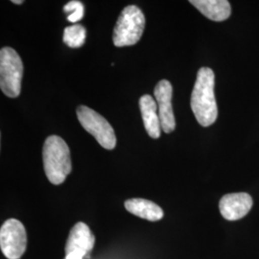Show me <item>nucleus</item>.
<instances>
[{
  "instance_id": "nucleus-8",
  "label": "nucleus",
  "mask_w": 259,
  "mask_h": 259,
  "mask_svg": "<svg viewBox=\"0 0 259 259\" xmlns=\"http://www.w3.org/2000/svg\"><path fill=\"white\" fill-rule=\"evenodd\" d=\"M154 95L158 108L157 112L161 130L166 134H170L176 128V121L172 108V84L167 80L159 81L155 88Z\"/></svg>"
},
{
  "instance_id": "nucleus-6",
  "label": "nucleus",
  "mask_w": 259,
  "mask_h": 259,
  "mask_svg": "<svg viewBox=\"0 0 259 259\" xmlns=\"http://www.w3.org/2000/svg\"><path fill=\"white\" fill-rule=\"evenodd\" d=\"M0 247L8 259H19L27 247V234L22 223L9 219L0 229Z\"/></svg>"
},
{
  "instance_id": "nucleus-13",
  "label": "nucleus",
  "mask_w": 259,
  "mask_h": 259,
  "mask_svg": "<svg viewBox=\"0 0 259 259\" xmlns=\"http://www.w3.org/2000/svg\"><path fill=\"white\" fill-rule=\"evenodd\" d=\"M87 37L85 28L80 24H73L65 27L64 31V42L70 48L83 47Z\"/></svg>"
},
{
  "instance_id": "nucleus-1",
  "label": "nucleus",
  "mask_w": 259,
  "mask_h": 259,
  "mask_svg": "<svg viewBox=\"0 0 259 259\" xmlns=\"http://www.w3.org/2000/svg\"><path fill=\"white\" fill-rule=\"evenodd\" d=\"M215 76L209 67H202L198 71L190 106L195 117L203 127L212 125L218 116V108L214 94Z\"/></svg>"
},
{
  "instance_id": "nucleus-2",
  "label": "nucleus",
  "mask_w": 259,
  "mask_h": 259,
  "mask_svg": "<svg viewBox=\"0 0 259 259\" xmlns=\"http://www.w3.org/2000/svg\"><path fill=\"white\" fill-rule=\"evenodd\" d=\"M42 159L46 175L53 185L63 184L72 170L69 148L65 140L58 136H50L46 139Z\"/></svg>"
},
{
  "instance_id": "nucleus-5",
  "label": "nucleus",
  "mask_w": 259,
  "mask_h": 259,
  "mask_svg": "<svg viewBox=\"0 0 259 259\" xmlns=\"http://www.w3.org/2000/svg\"><path fill=\"white\" fill-rule=\"evenodd\" d=\"M77 116L83 129L93 135L103 148L114 149L116 145L115 133L101 114L87 106H80L77 109Z\"/></svg>"
},
{
  "instance_id": "nucleus-7",
  "label": "nucleus",
  "mask_w": 259,
  "mask_h": 259,
  "mask_svg": "<svg viewBox=\"0 0 259 259\" xmlns=\"http://www.w3.org/2000/svg\"><path fill=\"white\" fill-rule=\"evenodd\" d=\"M95 238L84 223L75 225L69 232L65 245V259H83L93 249Z\"/></svg>"
},
{
  "instance_id": "nucleus-12",
  "label": "nucleus",
  "mask_w": 259,
  "mask_h": 259,
  "mask_svg": "<svg viewBox=\"0 0 259 259\" xmlns=\"http://www.w3.org/2000/svg\"><path fill=\"white\" fill-rule=\"evenodd\" d=\"M125 208L130 213L151 222L159 221L163 217V210L161 207L145 199H130L125 202Z\"/></svg>"
},
{
  "instance_id": "nucleus-3",
  "label": "nucleus",
  "mask_w": 259,
  "mask_h": 259,
  "mask_svg": "<svg viewBox=\"0 0 259 259\" xmlns=\"http://www.w3.org/2000/svg\"><path fill=\"white\" fill-rule=\"evenodd\" d=\"M145 27V17L136 5H130L122 11L115 27L112 40L117 47H131L139 42Z\"/></svg>"
},
{
  "instance_id": "nucleus-11",
  "label": "nucleus",
  "mask_w": 259,
  "mask_h": 259,
  "mask_svg": "<svg viewBox=\"0 0 259 259\" xmlns=\"http://www.w3.org/2000/svg\"><path fill=\"white\" fill-rule=\"evenodd\" d=\"M190 3L213 21H224L232 13L230 2L226 0H191Z\"/></svg>"
},
{
  "instance_id": "nucleus-15",
  "label": "nucleus",
  "mask_w": 259,
  "mask_h": 259,
  "mask_svg": "<svg viewBox=\"0 0 259 259\" xmlns=\"http://www.w3.org/2000/svg\"><path fill=\"white\" fill-rule=\"evenodd\" d=\"M12 3H14V4H22L23 1L22 0H13Z\"/></svg>"
},
{
  "instance_id": "nucleus-14",
  "label": "nucleus",
  "mask_w": 259,
  "mask_h": 259,
  "mask_svg": "<svg viewBox=\"0 0 259 259\" xmlns=\"http://www.w3.org/2000/svg\"><path fill=\"white\" fill-rule=\"evenodd\" d=\"M64 12L68 13L69 15L67 16V20L69 22L76 23L77 21L83 19V13H84V8H83V3L77 0H73L65 4L64 7Z\"/></svg>"
},
{
  "instance_id": "nucleus-9",
  "label": "nucleus",
  "mask_w": 259,
  "mask_h": 259,
  "mask_svg": "<svg viewBox=\"0 0 259 259\" xmlns=\"http://www.w3.org/2000/svg\"><path fill=\"white\" fill-rule=\"evenodd\" d=\"M252 207V199L248 193L225 195L219 203L223 217L229 221H236L246 216Z\"/></svg>"
},
{
  "instance_id": "nucleus-10",
  "label": "nucleus",
  "mask_w": 259,
  "mask_h": 259,
  "mask_svg": "<svg viewBox=\"0 0 259 259\" xmlns=\"http://www.w3.org/2000/svg\"><path fill=\"white\" fill-rule=\"evenodd\" d=\"M139 108L144 127L152 139H158L160 137V120L157 112V102L148 94H145L139 99Z\"/></svg>"
},
{
  "instance_id": "nucleus-4",
  "label": "nucleus",
  "mask_w": 259,
  "mask_h": 259,
  "mask_svg": "<svg viewBox=\"0 0 259 259\" xmlns=\"http://www.w3.org/2000/svg\"><path fill=\"white\" fill-rule=\"evenodd\" d=\"M23 64L17 51L4 47L0 51V89L10 98L19 96Z\"/></svg>"
}]
</instances>
